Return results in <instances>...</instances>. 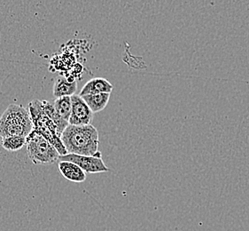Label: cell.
<instances>
[{"label":"cell","instance_id":"6da1fadb","mask_svg":"<svg viewBox=\"0 0 249 231\" xmlns=\"http://www.w3.org/2000/svg\"><path fill=\"white\" fill-rule=\"evenodd\" d=\"M60 139L68 154L101 157L99 151V132L92 125H69Z\"/></svg>","mask_w":249,"mask_h":231},{"label":"cell","instance_id":"8fae6325","mask_svg":"<svg viewBox=\"0 0 249 231\" xmlns=\"http://www.w3.org/2000/svg\"><path fill=\"white\" fill-rule=\"evenodd\" d=\"M42 103H43L45 114L50 118L51 120L54 123L55 126H57V128H58L60 135H62V134L67 128V126L70 125L69 122L64 120L62 117H60V116L58 115V113L55 111L53 104H52L49 101H42Z\"/></svg>","mask_w":249,"mask_h":231},{"label":"cell","instance_id":"52a82bcc","mask_svg":"<svg viewBox=\"0 0 249 231\" xmlns=\"http://www.w3.org/2000/svg\"><path fill=\"white\" fill-rule=\"evenodd\" d=\"M114 89L113 85L103 77H95L88 81L80 92L79 96L99 94H111Z\"/></svg>","mask_w":249,"mask_h":231},{"label":"cell","instance_id":"7a4b0ae2","mask_svg":"<svg viewBox=\"0 0 249 231\" xmlns=\"http://www.w3.org/2000/svg\"><path fill=\"white\" fill-rule=\"evenodd\" d=\"M33 131L30 112L21 105L10 104L0 116V137H28Z\"/></svg>","mask_w":249,"mask_h":231},{"label":"cell","instance_id":"4fadbf2b","mask_svg":"<svg viewBox=\"0 0 249 231\" xmlns=\"http://www.w3.org/2000/svg\"><path fill=\"white\" fill-rule=\"evenodd\" d=\"M26 145V137L10 136L2 138V147L7 151H18Z\"/></svg>","mask_w":249,"mask_h":231},{"label":"cell","instance_id":"8992f818","mask_svg":"<svg viewBox=\"0 0 249 231\" xmlns=\"http://www.w3.org/2000/svg\"><path fill=\"white\" fill-rule=\"evenodd\" d=\"M71 115L69 124L71 126H87L91 125L93 113L86 104L83 98L78 95L71 96Z\"/></svg>","mask_w":249,"mask_h":231},{"label":"cell","instance_id":"30bf717a","mask_svg":"<svg viewBox=\"0 0 249 231\" xmlns=\"http://www.w3.org/2000/svg\"><path fill=\"white\" fill-rule=\"evenodd\" d=\"M111 94H99V95H89L81 96L86 104L90 108L92 113H98L105 110L109 101Z\"/></svg>","mask_w":249,"mask_h":231},{"label":"cell","instance_id":"ba28073f","mask_svg":"<svg viewBox=\"0 0 249 231\" xmlns=\"http://www.w3.org/2000/svg\"><path fill=\"white\" fill-rule=\"evenodd\" d=\"M59 170L62 176L68 181L80 183L86 180V173L74 163L68 161H60Z\"/></svg>","mask_w":249,"mask_h":231},{"label":"cell","instance_id":"9c48e42d","mask_svg":"<svg viewBox=\"0 0 249 231\" xmlns=\"http://www.w3.org/2000/svg\"><path fill=\"white\" fill-rule=\"evenodd\" d=\"M77 90V83L76 81H69L63 76H58L54 85H53V96L56 98L66 97L75 95V92Z\"/></svg>","mask_w":249,"mask_h":231},{"label":"cell","instance_id":"277c9868","mask_svg":"<svg viewBox=\"0 0 249 231\" xmlns=\"http://www.w3.org/2000/svg\"><path fill=\"white\" fill-rule=\"evenodd\" d=\"M26 149L30 160L35 165H51L60 157L54 147L34 130L26 138Z\"/></svg>","mask_w":249,"mask_h":231},{"label":"cell","instance_id":"3957f363","mask_svg":"<svg viewBox=\"0 0 249 231\" xmlns=\"http://www.w3.org/2000/svg\"><path fill=\"white\" fill-rule=\"evenodd\" d=\"M31 121L33 124V130L43 136L46 141H49L59 152L60 156H65L68 153L65 147L62 144L61 135L54 123L45 114L42 101L34 100L29 104Z\"/></svg>","mask_w":249,"mask_h":231},{"label":"cell","instance_id":"5b68a950","mask_svg":"<svg viewBox=\"0 0 249 231\" xmlns=\"http://www.w3.org/2000/svg\"><path fill=\"white\" fill-rule=\"evenodd\" d=\"M59 161H68L74 163L76 166L86 173H107L109 171L108 167L106 166L105 163L101 157L93 156H80L75 154H67L65 156H60Z\"/></svg>","mask_w":249,"mask_h":231},{"label":"cell","instance_id":"7c38bea8","mask_svg":"<svg viewBox=\"0 0 249 231\" xmlns=\"http://www.w3.org/2000/svg\"><path fill=\"white\" fill-rule=\"evenodd\" d=\"M53 107L58 115L60 116V117H62L64 120L69 122L70 115H71V109H72L71 97L66 96V97L57 98L53 103Z\"/></svg>","mask_w":249,"mask_h":231}]
</instances>
